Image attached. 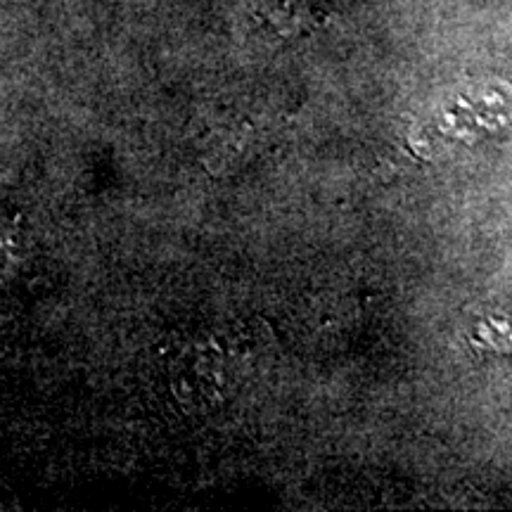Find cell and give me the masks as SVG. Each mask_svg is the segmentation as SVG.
<instances>
[{"label": "cell", "instance_id": "cell-1", "mask_svg": "<svg viewBox=\"0 0 512 512\" xmlns=\"http://www.w3.org/2000/svg\"><path fill=\"white\" fill-rule=\"evenodd\" d=\"M174 394L188 406H207L221 399L226 363L214 342H185L174 349L166 366Z\"/></svg>", "mask_w": 512, "mask_h": 512}, {"label": "cell", "instance_id": "cell-2", "mask_svg": "<svg viewBox=\"0 0 512 512\" xmlns=\"http://www.w3.org/2000/svg\"><path fill=\"white\" fill-rule=\"evenodd\" d=\"M256 31L273 41L309 38L330 22L328 0H242Z\"/></svg>", "mask_w": 512, "mask_h": 512}]
</instances>
